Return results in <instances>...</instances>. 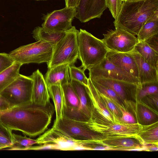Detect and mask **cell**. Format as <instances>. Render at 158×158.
Wrapping results in <instances>:
<instances>
[{
	"mask_svg": "<svg viewBox=\"0 0 158 158\" xmlns=\"http://www.w3.org/2000/svg\"><path fill=\"white\" fill-rule=\"evenodd\" d=\"M89 77H101L124 81L139 85V80L110 61L106 57L88 69Z\"/></svg>",
	"mask_w": 158,
	"mask_h": 158,
	"instance_id": "8fae6325",
	"label": "cell"
},
{
	"mask_svg": "<svg viewBox=\"0 0 158 158\" xmlns=\"http://www.w3.org/2000/svg\"><path fill=\"white\" fill-rule=\"evenodd\" d=\"M107 8L106 0H80L75 18L81 23L100 18Z\"/></svg>",
	"mask_w": 158,
	"mask_h": 158,
	"instance_id": "4fadbf2b",
	"label": "cell"
},
{
	"mask_svg": "<svg viewBox=\"0 0 158 158\" xmlns=\"http://www.w3.org/2000/svg\"><path fill=\"white\" fill-rule=\"evenodd\" d=\"M66 32L56 31L38 26L33 30L32 34L33 37L36 40L48 42L54 46L64 35Z\"/></svg>",
	"mask_w": 158,
	"mask_h": 158,
	"instance_id": "cb8c5ba5",
	"label": "cell"
},
{
	"mask_svg": "<svg viewBox=\"0 0 158 158\" xmlns=\"http://www.w3.org/2000/svg\"><path fill=\"white\" fill-rule=\"evenodd\" d=\"M69 72L71 79L78 81L83 84L88 85L89 78L85 74V70L80 67H77L74 64L69 65Z\"/></svg>",
	"mask_w": 158,
	"mask_h": 158,
	"instance_id": "1f68e13d",
	"label": "cell"
},
{
	"mask_svg": "<svg viewBox=\"0 0 158 158\" xmlns=\"http://www.w3.org/2000/svg\"><path fill=\"white\" fill-rule=\"evenodd\" d=\"M32 79L20 74L17 78L3 89L0 94L11 107L32 102Z\"/></svg>",
	"mask_w": 158,
	"mask_h": 158,
	"instance_id": "52a82bcc",
	"label": "cell"
},
{
	"mask_svg": "<svg viewBox=\"0 0 158 158\" xmlns=\"http://www.w3.org/2000/svg\"></svg>",
	"mask_w": 158,
	"mask_h": 158,
	"instance_id": "f6af8a7d",
	"label": "cell"
},
{
	"mask_svg": "<svg viewBox=\"0 0 158 158\" xmlns=\"http://www.w3.org/2000/svg\"><path fill=\"white\" fill-rule=\"evenodd\" d=\"M90 81L109 87L114 90L122 100L127 96L135 98L138 85L124 81L101 77L89 78Z\"/></svg>",
	"mask_w": 158,
	"mask_h": 158,
	"instance_id": "2e32d148",
	"label": "cell"
},
{
	"mask_svg": "<svg viewBox=\"0 0 158 158\" xmlns=\"http://www.w3.org/2000/svg\"><path fill=\"white\" fill-rule=\"evenodd\" d=\"M14 144L12 146L7 149L10 150H27L28 148L33 145L40 144L39 142L35 140L13 133Z\"/></svg>",
	"mask_w": 158,
	"mask_h": 158,
	"instance_id": "f1b7e54d",
	"label": "cell"
},
{
	"mask_svg": "<svg viewBox=\"0 0 158 158\" xmlns=\"http://www.w3.org/2000/svg\"><path fill=\"white\" fill-rule=\"evenodd\" d=\"M98 92L103 102L107 109L114 117L117 121L120 123L119 118L121 116V113L119 109L111 99L101 93L99 91Z\"/></svg>",
	"mask_w": 158,
	"mask_h": 158,
	"instance_id": "d6a6232c",
	"label": "cell"
},
{
	"mask_svg": "<svg viewBox=\"0 0 158 158\" xmlns=\"http://www.w3.org/2000/svg\"><path fill=\"white\" fill-rule=\"evenodd\" d=\"M78 32L74 26L66 31L54 47L51 58L47 64L48 68L64 64H74L78 58Z\"/></svg>",
	"mask_w": 158,
	"mask_h": 158,
	"instance_id": "277c9868",
	"label": "cell"
},
{
	"mask_svg": "<svg viewBox=\"0 0 158 158\" xmlns=\"http://www.w3.org/2000/svg\"><path fill=\"white\" fill-rule=\"evenodd\" d=\"M52 149L58 150V148L56 144L54 143H44L40 144V146H31L28 148L27 150H39Z\"/></svg>",
	"mask_w": 158,
	"mask_h": 158,
	"instance_id": "ab89813d",
	"label": "cell"
},
{
	"mask_svg": "<svg viewBox=\"0 0 158 158\" xmlns=\"http://www.w3.org/2000/svg\"><path fill=\"white\" fill-rule=\"evenodd\" d=\"M112 100L121 113V116L119 118L121 123L126 124H133L136 123L133 116L127 110L123 103L120 104L114 100Z\"/></svg>",
	"mask_w": 158,
	"mask_h": 158,
	"instance_id": "e575fe53",
	"label": "cell"
},
{
	"mask_svg": "<svg viewBox=\"0 0 158 158\" xmlns=\"http://www.w3.org/2000/svg\"><path fill=\"white\" fill-rule=\"evenodd\" d=\"M133 50L139 53L146 61L158 69V52L143 41L139 42Z\"/></svg>",
	"mask_w": 158,
	"mask_h": 158,
	"instance_id": "4316f807",
	"label": "cell"
},
{
	"mask_svg": "<svg viewBox=\"0 0 158 158\" xmlns=\"http://www.w3.org/2000/svg\"><path fill=\"white\" fill-rule=\"evenodd\" d=\"M130 52L136 62L140 83L158 82V69L146 61L139 53L134 50Z\"/></svg>",
	"mask_w": 158,
	"mask_h": 158,
	"instance_id": "ffe728a7",
	"label": "cell"
},
{
	"mask_svg": "<svg viewBox=\"0 0 158 158\" xmlns=\"http://www.w3.org/2000/svg\"><path fill=\"white\" fill-rule=\"evenodd\" d=\"M22 65L14 62L11 66L0 73V93L20 74L19 70Z\"/></svg>",
	"mask_w": 158,
	"mask_h": 158,
	"instance_id": "83f0119b",
	"label": "cell"
},
{
	"mask_svg": "<svg viewBox=\"0 0 158 158\" xmlns=\"http://www.w3.org/2000/svg\"><path fill=\"white\" fill-rule=\"evenodd\" d=\"M102 39L109 51L119 52H129L139 42L135 35L118 28L111 29L103 34Z\"/></svg>",
	"mask_w": 158,
	"mask_h": 158,
	"instance_id": "9c48e42d",
	"label": "cell"
},
{
	"mask_svg": "<svg viewBox=\"0 0 158 158\" xmlns=\"http://www.w3.org/2000/svg\"><path fill=\"white\" fill-rule=\"evenodd\" d=\"M91 81L95 88L100 93L120 104L122 103L121 102V100H122L112 89L97 82Z\"/></svg>",
	"mask_w": 158,
	"mask_h": 158,
	"instance_id": "836d02e7",
	"label": "cell"
},
{
	"mask_svg": "<svg viewBox=\"0 0 158 158\" xmlns=\"http://www.w3.org/2000/svg\"><path fill=\"white\" fill-rule=\"evenodd\" d=\"M52 127L77 140H98L105 137L92 130L86 122L74 120L64 117L55 121Z\"/></svg>",
	"mask_w": 158,
	"mask_h": 158,
	"instance_id": "ba28073f",
	"label": "cell"
},
{
	"mask_svg": "<svg viewBox=\"0 0 158 158\" xmlns=\"http://www.w3.org/2000/svg\"><path fill=\"white\" fill-rule=\"evenodd\" d=\"M106 57L113 64L139 79L137 65L130 52H119L108 50Z\"/></svg>",
	"mask_w": 158,
	"mask_h": 158,
	"instance_id": "ac0fdd59",
	"label": "cell"
},
{
	"mask_svg": "<svg viewBox=\"0 0 158 158\" xmlns=\"http://www.w3.org/2000/svg\"><path fill=\"white\" fill-rule=\"evenodd\" d=\"M158 82H147L138 85L135 98L141 100L148 95L158 94Z\"/></svg>",
	"mask_w": 158,
	"mask_h": 158,
	"instance_id": "f546056e",
	"label": "cell"
},
{
	"mask_svg": "<svg viewBox=\"0 0 158 158\" xmlns=\"http://www.w3.org/2000/svg\"><path fill=\"white\" fill-rule=\"evenodd\" d=\"M107 6L112 15L115 19L118 15L123 2L122 0H106Z\"/></svg>",
	"mask_w": 158,
	"mask_h": 158,
	"instance_id": "d590c367",
	"label": "cell"
},
{
	"mask_svg": "<svg viewBox=\"0 0 158 158\" xmlns=\"http://www.w3.org/2000/svg\"><path fill=\"white\" fill-rule=\"evenodd\" d=\"M77 7H65L44 15L42 27L57 31H66L73 27L72 22L76 17Z\"/></svg>",
	"mask_w": 158,
	"mask_h": 158,
	"instance_id": "30bf717a",
	"label": "cell"
},
{
	"mask_svg": "<svg viewBox=\"0 0 158 158\" xmlns=\"http://www.w3.org/2000/svg\"><path fill=\"white\" fill-rule=\"evenodd\" d=\"M80 0H64L65 6L67 7H77Z\"/></svg>",
	"mask_w": 158,
	"mask_h": 158,
	"instance_id": "b9f144b4",
	"label": "cell"
},
{
	"mask_svg": "<svg viewBox=\"0 0 158 158\" xmlns=\"http://www.w3.org/2000/svg\"><path fill=\"white\" fill-rule=\"evenodd\" d=\"M157 33H158V10L142 26L137 35V38L139 42L142 41Z\"/></svg>",
	"mask_w": 158,
	"mask_h": 158,
	"instance_id": "484cf974",
	"label": "cell"
},
{
	"mask_svg": "<svg viewBox=\"0 0 158 158\" xmlns=\"http://www.w3.org/2000/svg\"><path fill=\"white\" fill-rule=\"evenodd\" d=\"M158 94H154L147 95L143 98L141 100L155 108L158 109Z\"/></svg>",
	"mask_w": 158,
	"mask_h": 158,
	"instance_id": "f35d334b",
	"label": "cell"
},
{
	"mask_svg": "<svg viewBox=\"0 0 158 158\" xmlns=\"http://www.w3.org/2000/svg\"><path fill=\"white\" fill-rule=\"evenodd\" d=\"M126 107L134 113L137 123L142 125H147L154 123L156 119V115L150 110L144 103L138 102L136 103L132 101L123 100Z\"/></svg>",
	"mask_w": 158,
	"mask_h": 158,
	"instance_id": "7402d4cb",
	"label": "cell"
},
{
	"mask_svg": "<svg viewBox=\"0 0 158 158\" xmlns=\"http://www.w3.org/2000/svg\"><path fill=\"white\" fill-rule=\"evenodd\" d=\"M143 41L152 48L158 52V33L148 37Z\"/></svg>",
	"mask_w": 158,
	"mask_h": 158,
	"instance_id": "74e56055",
	"label": "cell"
},
{
	"mask_svg": "<svg viewBox=\"0 0 158 158\" xmlns=\"http://www.w3.org/2000/svg\"><path fill=\"white\" fill-rule=\"evenodd\" d=\"M12 131L0 122V149L9 148L13 145Z\"/></svg>",
	"mask_w": 158,
	"mask_h": 158,
	"instance_id": "4dcf8cb0",
	"label": "cell"
},
{
	"mask_svg": "<svg viewBox=\"0 0 158 158\" xmlns=\"http://www.w3.org/2000/svg\"><path fill=\"white\" fill-rule=\"evenodd\" d=\"M122 1H138L142 0H122Z\"/></svg>",
	"mask_w": 158,
	"mask_h": 158,
	"instance_id": "7bdbcfd3",
	"label": "cell"
},
{
	"mask_svg": "<svg viewBox=\"0 0 158 158\" xmlns=\"http://www.w3.org/2000/svg\"><path fill=\"white\" fill-rule=\"evenodd\" d=\"M11 108L5 99L0 94V111L6 110Z\"/></svg>",
	"mask_w": 158,
	"mask_h": 158,
	"instance_id": "60d3db41",
	"label": "cell"
},
{
	"mask_svg": "<svg viewBox=\"0 0 158 158\" xmlns=\"http://www.w3.org/2000/svg\"><path fill=\"white\" fill-rule=\"evenodd\" d=\"M88 93L91 103V115L100 117L111 123H121L117 121L107 109L103 102L98 91L89 78Z\"/></svg>",
	"mask_w": 158,
	"mask_h": 158,
	"instance_id": "e0dca14e",
	"label": "cell"
},
{
	"mask_svg": "<svg viewBox=\"0 0 158 158\" xmlns=\"http://www.w3.org/2000/svg\"><path fill=\"white\" fill-rule=\"evenodd\" d=\"M95 142L107 147L109 150L146 151L144 146L134 138L105 137Z\"/></svg>",
	"mask_w": 158,
	"mask_h": 158,
	"instance_id": "9a60e30c",
	"label": "cell"
},
{
	"mask_svg": "<svg viewBox=\"0 0 158 158\" xmlns=\"http://www.w3.org/2000/svg\"><path fill=\"white\" fill-rule=\"evenodd\" d=\"M77 40L80 67L84 70L96 65L106 57L108 50L102 40L82 29L79 31Z\"/></svg>",
	"mask_w": 158,
	"mask_h": 158,
	"instance_id": "3957f363",
	"label": "cell"
},
{
	"mask_svg": "<svg viewBox=\"0 0 158 158\" xmlns=\"http://www.w3.org/2000/svg\"><path fill=\"white\" fill-rule=\"evenodd\" d=\"M69 64H64L48 68L44 77L48 87L62 85L70 82Z\"/></svg>",
	"mask_w": 158,
	"mask_h": 158,
	"instance_id": "44dd1931",
	"label": "cell"
},
{
	"mask_svg": "<svg viewBox=\"0 0 158 158\" xmlns=\"http://www.w3.org/2000/svg\"><path fill=\"white\" fill-rule=\"evenodd\" d=\"M90 129L105 137H131L137 138L142 125L111 123L94 116L86 122Z\"/></svg>",
	"mask_w": 158,
	"mask_h": 158,
	"instance_id": "8992f818",
	"label": "cell"
},
{
	"mask_svg": "<svg viewBox=\"0 0 158 158\" xmlns=\"http://www.w3.org/2000/svg\"><path fill=\"white\" fill-rule=\"evenodd\" d=\"M36 0V1H45V0Z\"/></svg>",
	"mask_w": 158,
	"mask_h": 158,
	"instance_id": "ee69618b",
	"label": "cell"
},
{
	"mask_svg": "<svg viewBox=\"0 0 158 158\" xmlns=\"http://www.w3.org/2000/svg\"><path fill=\"white\" fill-rule=\"evenodd\" d=\"M40 145L44 143L56 144L58 150H73L76 146L80 145L81 141L73 139L52 127L46 131L36 139Z\"/></svg>",
	"mask_w": 158,
	"mask_h": 158,
	"instance_id": "5bb4252c",
	"label": "cell"
},
{
	"mask_svg": "<svg viewBox=\"0 0 158 158\" xmlns=\"http://www.w3.org/2000/svg\"><path fill=\"white\" fill-rule=\"evenodd\" d=\"M48 87V91L54 104L56 112V118L55 121L63 117L64 98L62 86L59 85H52Z\"/></svg>",
	"mask_w": 158,
	"mask_h": 158,
	"instance_id": "d4e9b609",
	"label": "cell"
},
{
	"mask_svg": "<svg viewBox=\"0 0 158 158\" xmlns=\"http://www.w3.org/2000/svg\"><path fill=\"white\" fill-rule=\"evenodd\" d=\"M157 10L158 0L123 1L114 21V26L137 35L146 21Z\"/></svg>",
	"mask_w": 158,
	"mask_h": 158,
	"instance_id": "7a4b0ae2",
	"label": "cell"
},
{
	"mask_svg": "<svg viewBox=\"0 0 158 158\" xmlns=\"http://www.w3.org/2000/svg\"><path fill=\"white\" fill-rule=\"evenodd\" d=\"M137 139L144 146L148 144L158 145V121L149 125H142L137 134Z\"/></svg>",
	"mask_w": 158,
	"mask_h": 158,
	"instance_id": "603a6c76",
	"label": "cell"
},
{
	"mask_svg": "<svg viewBox=\"0 0 158 158\" xmlns=\"http://www.w3.org/2000/svg\"><path fill=\"white\" fill-rule=\"evenodd\" d=\"M70 83L78 96L80 102L79 109L69 119L82 122H87L90 118L92 107L88 93V85L73 79Z\"/></svg>",
	"mask_w": 158,
	"mask_h": 158,
	"instance_id": "7c38bea8",
	"label": "cell"
},
{
	"mask_svg": "<svg viewBox=\"0 0 158 158\" xmlns=\"http://www.w3.org/2000/svg\"><path fill=\"white\" fill-rule=\"evenodd\" d=\"M33 81L32 101L35 103L45 105L50 102V95L44 77L39 69L29 76Z\"/></svg>",
	"mask_w": 158,
	"mask_h": 158,
	"instance_id": "d6986e66",
	"label": "cell"
},
{
	"mask_svg": "<svg viewBox=\"0 0 158 158\" xmlns=\"http://www.w3.org/2000/svg\"><path fill=\"white\" fill-rule=\"evenodd\" d=\"M14 62L8 53H0V73L11 66Z\"/></svg>",
	"mask_w": 158,
	"mask_h": 158,
	"instance_id": "8d00e7d4",
	"label": "cell"
},
{
	"mask_svg": "<svg viewBox=\"0 0 158 158\" xmlns=\"http://www.w3.org/2000/svg\"><path fill=\"white\" fill-rule=\"evenodd\" d=\"M54 47L49 42L39 40L21 46L8 54L14 62L22 65L30 63L48 64L51 58Z\"/></svg>",
	"mask_w": 158,
	"mask_h": 158,
	"instance_id": "5b68a950",
	"label": "cell"
},
{
	"mask_svg": "<svg viewBox=\"0 0 158 158\" xmlns=\"http://www.w3.org/2000/svg\"><path fill=\"white\" fill-rule=\"evenodd\" d=\"M55 110L50 102L45 105L31 103L0 111L1 122L11 130L33 137L43 133L51 122Z\"/></svg>",
	"mask_w": 158,
	"mask_h": 158,
	"instance_id": "6da1fadb",
	"label": "cell"
}]
</instances>
